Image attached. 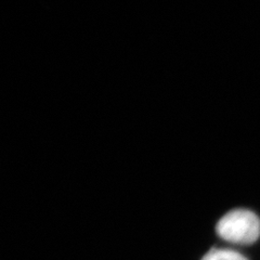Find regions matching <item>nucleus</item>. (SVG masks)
I'll use <instances>...</instances> for the list:
<instances>
[{
	"mask_svg": "<svg viewBox=\"0 0 260 260\" xmlns=\"http://www.w3.org/2000/svg\"><path fill=\"white\" fill-rule=\"evenodd\" d=\"M216 231L226 242L251 244L260 237V219L248 209H234L218 221Z\"/></svg>",
	"mask_w": 260,
	"mask_h": 260,
	"instance_id": "f257e3e1",
	"label": "nucleus"
},
{
	"mask_svg": "<svg viewBox=\"0 0 260 260\" xmlns=\"http://www.w3.org/2000/svg\"><path fill=\"white\" fill-rule=\"evenodd\" d=\"M202 260H248L239 251L228 248H214L202 258Z\"/></svg>",
	"mask_w": 260,
	"mask_h": 260,
	"instance_id": "f03ea898",
	"label": "nucleus"
}]
</instances>
